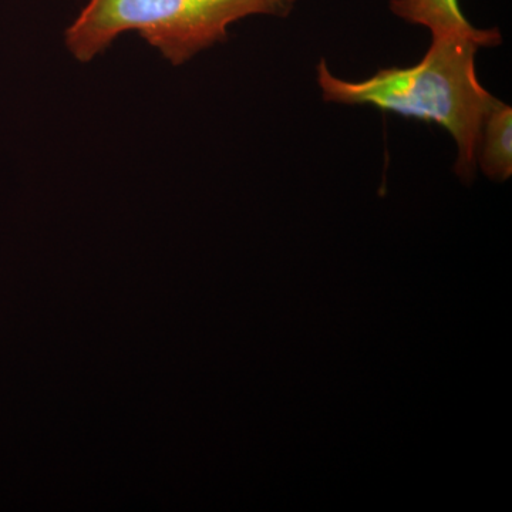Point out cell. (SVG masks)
I'll return each mask as SVG.
<instances>
[{
  "label": "cell",
  "mask_w": 512,
  "mask_h": 512,
  "mask_svg": "<svg viewBox=\"0 0 512 512\" xmlns=\"http://www.w3.org/2000/svg\"><path fill=\"white\" fill-rule=\"evenodd\" d=\"M298 0H87L64 32L74 59L92 62L121 35L137 33L167 62L180 66L224 42L252 16L291 15Z\"/></svg>",
  "instance_id": "2"
},
{
  "label": "cell",
  "mask_w": 512,
  "mask_h": 512,
  "mask_svg": "<svg viewBox=\"0 0 512 512\" xmlns=\"http://www.w3.org/2000/svg\"><path fill=\"white\" fill-rule=\"evenodd\" d=\"M390 10L404 22L429 30L431 39L474 37L487 30L468 22L458 0H390Z\"/></svg>",
  "instance_id": "3"
},
{
  "label": "cell",
  "mask_w": 512,
  "mask_h": 512,
  "mask_svg": "<svg viewBox=\"0 0 512 512\" xmlns=\"http://www.w3.org/2000/svg\"><path fill=\"white\" fill-rule=\"evenodd\" d=\"M501 42L498 29L474 37L431 39L430 49L419 63L379 70L360 82L339 79L322 60L316 69L318 84L329 103L373 106L440 124L456 141L457 174L471 178L484 121L500 101L478 80L476 56L481 47Z\"/></svg>",
  "instance_id": "1"
},
{
  "label": "cell",
  "mask_w": 512,
  "mask_h": 512,
  "mask_svg": "<svg viewBox=\"0 0 512 512\" xmlns=\"http://www.w3.org/2000/svg\"><path fill=\"white\" fill-rule=\"evenodd\" d=\"M477 165L491 180L505 181L512 174V109L498 101L481 130Z\"/></svg>",
  "instance_id": "4"
}]
</instances>
